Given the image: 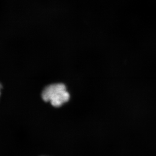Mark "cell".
Wrapping results in <instances>:
<instances>
[{
	"instance_id": "6da1fadb",
	"label": "cell",
	"mask_w": 156,
	"mask_h": 156,
	"mask_svg": "<svg viewBox=\"0 0 156 156\" xmlns=\"http://www.w3.org/2000/svg\"><path fill=\"white\" fill-rule=\"evenodd\" d=\"M42 98L45 102H51L53 107H59L69 101L70 95L66 91V86L58 83L45 87L42 91Z\"/></svg>"
},
{
	"instance_id": "7a4b0ae2",
	"label": "cell",
	"mask_w": 156,
	"mask_h": 156,
	"mask_svg": "<svg viewBox=\"0 0 156 156\" xmlns=\"http://www.w3.org/2000/svg\"><path fill=\"white\" fill-rule=\"evenodd\" d=\"M2 89H3V86H2V85L1 83H0V98H1V96Z\"/></svg>"
}]
</instances>
